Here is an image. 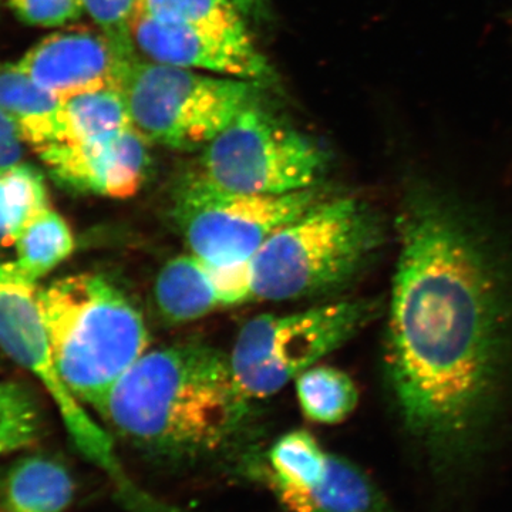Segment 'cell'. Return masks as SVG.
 Returning <instances> with one entry per match:
<instances>
[{
  "label": "cell",
  "mask_w": 512,
  "mask_h": 512,
  "mask_svg": "<svg viewBox=\"0 0 512 512\" xmlns=\"http://www.w3.org/2000/svg\"><path fill=\"white\" fill-rule=\"evenodd\" d=\"M397 228L387 380L404 429L450 470L477 457L501 410L512 282L487 232L430 184H410Z\"/></svg>",
  "instance_id": "cell-1"
},
{
  "label": "cell",
  "mask_w": 512,
  "mask_h": 512,
  "mask_svg": "<svg viewBox=\"0 0 512 512\" xmlns=\"http://www.w3.org/2000/svg\"><path fill=\"white\" fill-rule=\"evenodd\" d=\"M248 410L229 355L191 340L147 350L111 389L99 416L140 453L187 464L228 448Z\"/></svg>",
  "instance_id": "cell-2"
},
{
  "label": "cell",
  "mask_w": 512,
  "mask_h": 512,
  "mask_svg": "<svg viewBox=\"0 0 512 512\" xmlns=\"http://www.w3.org/2000/svg\"><path fill=\"white\" fill-rule=\"evenodd\" d=\"M37 303L60 376L99 414L111 389L148 350L143 313L120 286L97 274L57 279L37 291Z\"/></svg>",
  "instance_id": "cell-3"
},
{
  "label": "cell",
  "mask_w": 512,
  "mask_h": 512,
  "mask_svg": "<svg viewBox=\"0 0 512 512\" xmlns=\"http://www.w3.org/2000/svg\"><path fill=\"white\" fill-rule=\"evenodd\" d=\"M383 239L382 220L365 202L326 197L252 258L255 301H303L339 291L372 261Z\"/></svg>",
  "instance_id": "cell-4"
},
{
  "label": "cell",
  "mask_w": 512,
  "mask_h": 512,
  "mask_svg": "<svg viewBox=\"0 0 512 512\" xmlns=\"http://www.w3.org/2000/svg\"><path fill=\"white\" fill-rule=\"evenodd\" d=\"M261 84L154 63H128L121 90L133 127L148 143L202 150L252 101Z\"/></svg>",
  "instance_id": "cell-5"
},
{
  "label": "cell",
  "mask_w": 512,
  "mask_h": 512,
  "mask_svg": "<svg viewBox=\"0 0 512 512\" xmlns=\"http://www.w3.org/2000/svg\"><path fill=\"white\" fill-rule=\"evenodd\" d=\"M380 308L373 299H348L249 320L229 353L239 390L248 400L281 392L366 328Z\"/></svg>",
  "instance_id": "cell-6"
},
{
  "label": "cell",
  "mask_w": 512,
  "mask_h": 512,
  "mask_svg": "<svg viewBox=\"0 0 512 512\" xmlns=\"http://www.w3.org/2000/svg\"><path fill=\"white\" fill-rule=\"evenodd\" d=\"M325 198L319 187L275 195L224 190L195 170L175 188L171 218L191 254L234 264L251 261L272 235Z\"/></svg>",
  "instance_id": "cell-7"
},
{
  "label": "cell",
  "mask_w": 512,
  "mask_h": 512,
  "mask_svg": "<svg viewBox=\"0 0 512 512\" xmlns=\"http://www.w3.org/2000/svg\"><path fill=\"white\" fill-rule=\"evenodd\" d=\"M328 163L316 141L255 100L202 148L197 171L224 190L275 195L318 187Z\"/></svg>",
  "instance_id": "cell-8"
},
{
  "label": "cell",
  "mask_w": 512,
  "mask_h": 512,
  "mask_svg": "<svg viewBox=\"0 0 512 512\" xmlns=\"http://www.w3.org/2000/svg\"><path fill=\"white\" fill-rule=\"evenodd\" d=\"M37 282L16 261L0 264V348L49 392L67 433L83 456L104 470L120 471L113 440L84 410L57 369L37 303Z\"/></svg>",
  "instance_id": "cell-9"
},
{
  "label": "cell",
  "mask_w": 512,
  "mask_h": 512,
  "mask_svg": "<svg viewBox=\"0 0 512 512\" xmlns=\"http://www.w3.org/2000/svg\"><path fill=\"white\" fill-rule=\"evenodd\" d=\"M131 39L138 55L154 63L195 72L272 83L275 72L255 43H239L192 26L137 12Z\"/></svg>",
  "instance_id": "cell-10"
},
{
  "label": "cell",
  "mask_w": 512,
  "mask_h": 512,
  "mask_svg": "<svg viewBox=\"0 0 512 512\" xmlns=\"http://www.w3.org/2000/svg\"><path fill=\"white\" fill-rule=\"evenodd\" d=\"M148 141L131 127L90 141H63L37 154L57 183L70 190L124 200L147 181L151 157Z\"/></svg>",
  "instance_id": "cell-11"
},
{
  "label": "cell",
  "mask_w": 512,
  "mask_h": 512,
  "mask_svg": "<svg viewBox=\"0 0 512 512\" xmlns=\"http://www.w3.org/2000/svg\"><path fill=\"white\" fill-rule=\"evenodd\" d=\"M136 56L101 30H67L40 40L18 64L37 84L67 99L101 87H121Z\"/></svg>",
  "instance_id": "cell-12"
},
{
  "label": "cell",
  "mask_w": 512,
  "mask_h": 512,
  "mask_svg": "<svg viewBox=\"0 0 512 512\" xmlns=\"http://www.w3.org/2000/svg\"><path fill=\"white\" fill-rule=\"evenodd\" d=\"M269 491L281 512H396L362 468L336 454H330L328 473L313 487Z\"/></svg>",
  "instance_id": "cell-13"
},
{
  "label": "cell",
  "mask_w": 512,
  "mask_h": 512,
  "mask_svg": "<svg viewBox=\"0 0 512 512\" xmlns=\"http://www.w3.org/2000/svg\"><path fill=\"white\" fill-rule=\"evenodd\" d=\"M0 111L36 151L66 140L63 99L37 84L18 63L0 64Z\"/></svg>",
  "instance_id": "cell-14"
},
{
  "label": "cell",
  "mask_w": 512,
  "mask_h": 512,
  "mask_svg": "<svg viewBox=\"0 0 512 512\" xmlns=\"http://www.w3.org/2000/svg\"><path fill=\"white\" fill-rule=\"evenodd\" d=\"M154 302L161 318L173 325L194 322L225 308L214 266L191 252L175 256L161 268Z\"/></svg>",
  "instance_id": "cell-15"
},
{
  "label": "cell",
  "mask_w": 512,
  "mask_h": 512,
  "mask_svg": "<svg viewBox=\"0 0 512 512\" xmlns=\"http://www.w3.org/2000/svg\"><path fill=\"white\" fill-rule=\"evenodd\" d=\"M74 493V478L59 460L22 457L0 476V512H64Z\"/></svg>",
  "instance_id": "cell-16"
},
{
  "label": "cell",
  "mask_w": 512,
  "mask_h": 512,
  "mask_svg": "<svg viewBox=\"0 0 512 512\" xmlns=\"http://www.w3.org/2000/svg\"><path fill=\"white\" fill-rule=\"evenodd\" d=\"M330 453L306 430H293L275 441L265 460L256 464L255 476L268 490H306L320 483L328 473Z\"/></svg>",
  "instance_id": "cell-17"
},
{
  "label": "cell",
  "mask_w": 512,
  "mask_h": 512,
  "mask_svg": "<svg viewBox=\"0 0 512 512\" xmlns=\"http://www.w3.org/2000/svg\"><path fill=\"white\" fill-rule=\"evenodd\" d=\"M66 140L90 141L133 127L121 87H101L63 99ZM63 143V141H62Z\"/></svg>",
  "instance_id": "cell-18"
},
{
  "label": "cell",
  "mask_w": 512,
  "mask_h": 512,
  "mask_svg": "<svg viewBox=\"0 0 512 512\" xmlns=\"http://www.w3.org/2000/svg\"><path fill=\"white\" fill-rule=\"evenodd\" d=\"M15 247L16 264L23 274L37 282L73 254V232L50 205L23 228Z\"/></svg>",
  "instance_id": "cell-19"
},
{
  "label": "cell",
  "mask_w": 512,
  "mask_h": 512,
  "mask_svg": "<svg viewBox=\"0 0 512 512\" xmlns=\"http://www.w3.org/2000/svg\"><path fill=\"white\" fill-rule=\"evenodd\" d=\"M295 384L303 416L313 423H342L359 403V390L352 377L336 367L313 366Z\"/></svg>",
  "instance_id": "cell-20"
},
{
  "label": "cell",
  "mask_w": 512,
  "mask_h": 512,
  "mask_svg": "<svg viewBox=\"0 0 512 512\" xmlns=\"http://www.w3.org/2000/svg\"><path fill=\"white\" fill-rule=\"evenodd\" d=\"M47 207L45 180L32 165L19 163L0 170V245H15L23 228Z\"/></svg>",
  "instance_id": "cell-21"
},
{
  "label": "cell",
  "mask_w": 512,
  "mask_h": 512,
  "mask_svg": "<svg viewBox=\"0 0 512 512\" xmlns=\"http://www.w3.org/2000/svg\"><path fill=\"white\" fill-rule=\"evenodd\" d=\"M137 12L207 30L239 43H254L247 19L229 0H140Z\"/></svg>",
  "instance_id": "cell-22"
},
{
  "label": "cell",
  "mask_w": 512,
  "mask_h": 512,
  "mask_svg": "<svg viewBox=\"0 0 512 512\" xmlns=\"http://www.w3.org/2000/svg\"><path fill=\"white\" fill-rule=\"evenodd\" d=\"M43 434L39 404L25 386L0 382V456L32 447Z\"/></svg>",
  "instance_id": "cell-23"
},
{
  "label": "cell",
  "mask_w": 512,
  "mask_h": 512,
  "mask_svg": "<svg viewBox=\"0 0 512 512\" xmlns=\"http://www.w3.org/2000/svg\"><path fill=\"white\" fill-rule=\"evenodd\" d=\"M82 5L101 32L123 49L137 52L131 39V22L136 18L140 0H82Z\"/></svg>",
  "instance_id": "cell-24"
},
{
  "label": "cell",
  "mask_w": 512,
  "mask_h": 512,
  "mask_svg": "<svg viewBox=\"0 0 512 512\" xmlns=\"http://www.w3.org/2000/svg\"><path fill=\"white\" fill-rule=\"evenodd\" d=\"M22 22L37 28H57L83 15L82 0H9Z\"/></svg>",
  "instance_id": "cell-25"
},
{
  "label": "cell",
  "mask_w": 512,
  "mask_h": 512,
  "mask_svg": "<svg viewBox=\"0 0 512 512\" xmlns=\"http://www.w3.org/2000/svg\"><path fill=\"white\" fill-rule=\"evenodd\" d=\"M23 144L18 128L0 111V170L22 163Z\"/></svg>",
  "instance_id": "cell-26"
},
{
  "label": "cell",
  "mask_w": 512,
  "mask_h": 512,
  "mask_svg": "<svg viewBox=\"0 0 512 512\" xmlns=\"http://www.w3.org/2000/svg\"><path fill=\"white\" fill-rule=\"evenodd\" d=\"M232 5L239 10L242 16L255 22H261L269 18L271 8H269V0H229Z\"/></svg>",
  "instance_id": "cell-27"
}]
</instances>
